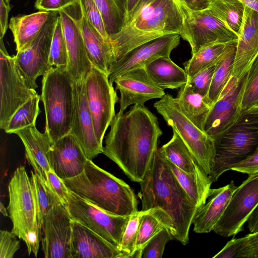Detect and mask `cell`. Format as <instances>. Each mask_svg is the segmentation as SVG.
I'll return each instance as SVG.
<instances>
[{"label":"cell","instance_id":"obj_1","mask_svg":"<svg viewBox=\"0 0 258 258\" xmlns=\"http://www.w3.org/2000/svg\"><path fill=\"white\" fill-rule=\"evenodd\" d=\"M103 153L133 181L144 178L162 135L157 116L144 104L118 112L110 125Z\"/></svg>","mask_w":258,"mask_h":258},{"label":"cell","instance_id":"obj_2","mask_svg":"<svg viewBox=\"0 0 258 258\" xmlns=\"http://www.w3.org/2000/svg\"><path fill=\"white\" fill-rule=\"evenodd\" d=\"M141 185L143 212L151 213L169 231L171 239L186 245L200 209L181 187L161 149H157Z\"/></svg>","mask_w":258,"mask_h":258},{"label":"cell","instance_id":"obj_3","mask_svg":"<svg viewBox=\"0 0 258 258\" xmlns=\"http://www.w3.org/2000/svg\"><path fill=\"white\" fill-rule=\"evenodd\" d=\"M183 26L182 12L175 0H139L121 30L110 38L114 62L147 42L171 34L180 35Z\"/></svg>","mask_w":258,"mask_h":258},{"label":"cell","instance_id":"obj_4","mask_svg":"<svg viewBox=\"0 0 258 258\" xmlns=\"http://www.w3.org/2000/svg\"><path fill=\"white\" fill-rule=\"evenodd\" d=\"M62 180L70 190L108 213L127 217L139 211L131 187L92 160L88 159L79 175Z\"/></svg>","mask_w":258,"mask_h":258},{"label":"cell","instance_id":"obj_5","mask_svg":"<svg viewBox=\"0 0 258 258\" xmlns=\"http://www.w3.org/2000/svg\"><path fill=\"white\" fill-rule=\"evenodd\" d=\"M215 154L209 175L216 182L246 159L258 146V107L242 109L236 120L214 139Z\"/></svg>","mask_w":258,"mask_h":258},{"label":"cell","instance_id":"obj_6","mask_svg":"<svg viewBox=\"0 0 258 258\" xmlns=\"http://www.w3.org/2000/svg\"><path fill=\"white\" fill-rule=\"evenodd\" d=\"M74 80L67 70L51 67L42 80L45 131L52 144L69 134L74 111Z\"/></svg>","mask_w":258,"mask_h":258},{"label":"cell","instance_id":"obj_7","mask_svg":"<svg viewBox=\"0 0 258 258\" xmlns=\"http://www.w3.org/2000/svg\"><path fill=\"white\" fill-rule=\"evenodd\" d=\"M7 209L12 224V232L26 243L28 254L37 256L40 241L36 202L30 178L25 168L14 171L8 185Z\"/></svg>","mask_w":258,"mask_h":258},{"label":"cell","instance_id":"obj_8","mask_svg":"<svg viewBox=\"0 0 258 258\" xmlns=\"http://www.w3.org/2000/svg\"><path fill=\"white\" fill-rule=\"evenodd\" d=\"M154 107L178 134L202 168L209 175L215 154L214 140L186 116L175 98L170 94H165L154 104Z\"/></svg>","mask_w":258,"mask_h":258},{"label":"cell","instance_id":"obj_9","mask_svg":"<svg viewBox=\"0 0 258 258\" xmlns=\"http://www.w3.org/2000/svg\"><path fill=\"white\" fill-rule=\"evenodd\" d=\"M64 205L73 220L94 232L120 250L122 236L131 216L108 213L71 190Z\"/></svg>","mask_w":258,"mask_h":258},{"label":"cell","instance_id":"obj_10","mask_svg":"<svg viewBox=\"0 0 258 258\" xmlns=\"http://www.w3.org/2000/svg\"><path fill=\"white\" fill-rule=\"evenodd\" d=\"M0 40V127L4 130L17 109L38 93L27 85L3 38Z\"/></svg>","mask_w":258,"mask_h":258},{"label":"cell","instance_id":"obj_11","mask_svg":"<svg viewBox=\"0 0 258 258\" xmlns=\"http://www.w3.org/2000/svg\"><path fill=\"white\" fill-rule=\"evenodd\" d=\"M85 84L95 133L103 146L105 132L116 114L115 106L119 98L108 76L96 67L92 66L85 77Z\"/></svg>","mask_w":258,"mask_h":258},{"label":"cell","instance_id":"obj_12","mask_svg":"<svg viewBox=\"0 0 258 258\" xmlns=\"http://www.w3.org/2000/svg\"><path fill=\"white\" fill-rule=\"evenodd\" d=\"M180 8L183 18L180 35L189 44L192 54L207 44L228 43L238 40V36L208 8L195 11L183 4H180Z\"/></svg>","mask_w":258,"mask_h":258},{"label":"cell","instance_id":"obj_13","mask_svg":"<svg viewBox=\"0 0 258 258\" xmlns=\"http://www.w3.org/2000/svg\"><path fill=\"white\" fill-rule=\"evenodd\" d=\"M248 175L237 186L214 228L217 234L226 238L243 231L244 223L258 206V172Z\"/></svg>","mask_w":258,"mask_h":258},{"label":"cell","instance_id":"obj_14","mask_svg":"<svg viewBox=\"0 0 258 258\" xmlns=\"http://www.w3.org/2000/svg\"><path fill=\"white\" fill-rule=\"evenodd\" d=\"M58 16V11H51L49 19L31 45L14 56L21 75L31 88H37L38 77L52 67L49 62L50 46Z\"/></svg>","mask_w":258,"mask_h":258},{"label":"cell","instance_id":"obj_15","mask_svg":"<svg viewBox=\"0 0 258 258\" xmlns=\"http://www.w3.org/2000/svg\"><path fill=\"white\" fill-rule=\"evenodd\" d=\"M72 221L63 203L54 206L47 214L40 234L45 258H72Z\"/></svg>","mask_w":258,"mask_h":258},{"label":"cell","instance_id":"obj_16","mask_svg":"<svg viewBox=\"0 0 258 258\" xmlns=\"http://www.w3.org/2000/svg\"><path fill=\"white\" fill-rule=\"evenodd\" d=\"M245 81V75L240 80L232 76L211 107L203 131L214 140L231 126L239 115Z\"/></svg>","mask_w":258,"mask_h":258},{"label":"cell","instance_id":"obj_17","mask_svg":"<svg viewBox=\"0 0 258 258\" xmlns=\"http://www.w3.org/2000/svg\"><path fill=\"white\" fill-rule=\"evenodd\" d=\"M80 1L59 10L68 53L67 71L75 81L84 79L92 65L78 23Z\"/></svg>","mask_w":258,"mask_h":258},{"label":"cell","instance_id":"obj_18","mask_svg":"<svg viewBox=\"0 0 258 258\" xmlns=\"http://www.w3.org/2000/svg\"><path fill=\"white\" fill-rule=\"evenodd\" d=\"M179 34H171L143 43L128 51L115 61L108 75L110 83L121 75L146 66L161 57H170L180 43Z\"/></svg>","mask_w":258,"mask_h":258},{"label":"cell","instance_id":"obj_19","mask_svg":"<svg viewBox=\"0 0 258 258\" xmlns=\"http://www.w3.org/2000/svg\"><path fill=\"white\" fill-rule=\"evenodd\" d=\"M70 133L77 140L88 159L103 153V146L96 138L86 91L85 78L74 81V111Z\"/></svg>","mask_w":258,"mask_h":258},{"label":"cell","instance_id":"obj_20","mask_svg":"<svg viewBox=\"0 0 258 258\" xmlns=\"http://www.w3.org/2000/svg\"><path fill=\"white\" fill-rule=\"evenodd\" d=\"M114 83L115 90H118L120 108L119 112H123L130 106L144 104L150 100L161 98L166 94L151 79L145 68L127 72L118 76Z\"/></svg>","mask_w":258,"mask_h":258},{"label":"cell","instance_id":"obj_21","mask_svg":"<svg viewBox=\"0 0 258 258\" xmlns=\"http://www.w3.org/2000/svg\"><path fill=\"white\" fill-rule=\"evenodd\" d=\"M48 160L51 169L59 178L65 179L82 173L88 159L77 140L70 133L52 145Z\"/></svg>","mask_w":258,"mask_h":258},{"label":"cell","instance_id":"obj_22","mask_svg":"<svg viewBox=\"0 0 258 258\" xmlns=\"http://www.w3.org/2000/svg\"><path fill=\"white\" fill-rule=\"evenodd\" d=\"M245 6V5H244ZM258 54V12L245 6L232 76L241 80Z\"/></svg>","mask_w":258,"mask_h":258},{"label":"cell","instance_id":"obj_23","mask_svg":"<svg viewBox=\"0 0 258 258\" xmlns=\"http://www.w3.org/2000/svg\"><path fill=\"white\" fill-rule=\"evenodd\" d=\"M71 251L72 258H124L122 251L74 220Z\"/></svg>","mask_w":258,"mask_h":258},{"label":"cell","instance_id":"obj_24","mask_svg":"<svg viewBox=\"0 0 258 258\" xmlns=\"http://www.w3.org/2000/svg\"><path fill=\"white\" fill-rule=\"evenodd\" d=\"M77 20L88 56L92 66L108 76L114 61L111 41L105 39L91 24L81 2Z\"/></svg>","mask_w":258,"mask_h":258},{"label":"cell","instance_id":"obj_25","mask_svg":"<svg viewBox=\"0 0 258 258\" xmlns=\"http://www.w3.org/2000/svg\"><path fill=\"white\" fill-rule=\"evenodd\" d=\"M237 187L232 180L224 186L210 189L206 203L194 217L192 224L195 232L206 233L213 230Z\"/></svg>","mask_w":258,"mask_h":258},{"label":"cell","instance_id":"obj_26","mask_svg":"<svg viewBox=\"0 0 258 258\" xmlns=\"http://www.w3.org/2000/svg\"><path fill=\"white\" fill-rule=\"evenodd\" d=\"M14 134L21 140L26 159L34 171L47 182V173L51 170L48 153L52 145L47 132L42 133L34 125L18 130Z\"/></svg>","mask_w":258,"mask_h":258},{"label":"cell","instance_id":"obj_27","mask_svg":"<svg viewBox=\"0 0 258 258\" xmlns=\"http://www.w3.org/2000/svg\"><path fill=\"white\" fill-rule=\"evenodd\" d=\"M50 13L51 11H39L10 19L9 28L13 34L17 52L31 45L49 19Z\"/></svg>","mask_w":258,"mask_h":258},{"label":"cell","instance_id":"obj_28","mask_svg":"<svg viewBox=\"0 0 258 258\" xmlns=\"http://www.w3.org/2000/svg\"><path fill=\"white\" fill-rule=\"evenodd\" d=\"M151 79L161 89H178L187 82L188 76L170 57H161L145 67Z\"/></svg>","mask_w":258,"mask_h":258},{"label":"cell","instance_id":"obj_29","mask_svg":"<svg viewBox=\"0 0 258 258\" xmlns=\"http://www.w3.org/2000/svg\"><path fill=\"white\" fill-rule=\"evenodd\" d=\"M167 161L179 183L200 209L206 202L213 182L209 175L201 167L194 173L188 174L177 167L167 159Z\"/></svg>","mask_w":258,"mask_h":258},{"label":"cell","instance_id":"obj_30","mask_svg":"<svg viewBox=\"0 0 258 258\" xmlns=\"http://www.w3.org/2000/svg\"><path fill=\"white\" fill-rule=\"evenodd\" d=\"M237 40L227 44L221 58L216 65L208 94L206 98L211 107L232 77Z\"/></svg>","mask_w":258,"mask_h":258},{"label":"cell","instance_id":"obj_31","mask_svg":"<svg viewBox=\"0 0 258 258\" xmlns=\"http://www.w3.org/2000/svg\"><path fill=\"white\" fill-rule=\"evenodd\" d=\"M182 112L197 127H203L211 106L206 98L194 92L187 83L181 87L175 98Z\"/></svg>","mask_w":258,"mask_h":258},{"label":"cell","instance_id":"obj_32","mask_svg":"<svg viewBox=\"0 0 258 258\" xmlns=\"http://www.w3.org/2000/svg\"><path fill=\"white\" fill-rule=\"evenodd\" d=\"M161 148L166 158L185 172L191 174L201 167L179 136L174 130L171 140Z\"/></svg>","mask_w":258,"mask_h":258},{"label":"cell","instance_id":"obj_33","mask_svg":"<svg viewBox=\"0 0 258 258\" xmlns=\"http://www.w3.org/2000/svg\"><path fill=\"white\" fill-rule=\"evenodd\" d=\"M227 43H211L201 47L184 64L188 78L199 72L216 65L221 58Z\"/></svg>","mask_w":258,"mask_h":258},{"label":"cell","instance_id":"obj_34","mask_svg":"<svg viewBox=\"0 0 258 258\" xmlns=\"http://www.w3.org/2000/svg\"><path fill=\"white\" fill-rule=\"evenodd\" d=\"M244 7L240 0H212L208 9L239 36Z\"/></svg>","mask_w":258,"mask_h":258},{"label":"cell","instance_id":"obj_35","mask_svg":"<svg viewBox=\"0 0 258 258\" xmlns=\"http://www.w3.org/2000/svg\"><path fill=\"white\" fill-rule=\"evenodd\" d=\"M30 179L34 190L40 234L43 220L47 214L54 206L63 203L48 183L32 170Z\"/></svg>","mask_w":258,"mask_h":258},{"label":"cell","instance_id":"obj_36","mask_svg":"<svg viewBox=\"0 0 258 258\" xmlns=\"http://www.w3.org/2000/svg\"><path fill=\"white\" fill-rule=\"evenodd\" d=\"M110 38L123 28L126 18V0H94Z\"/></svg>","mask_w":258,"mask_h":258},{"label":"cell","instance_id":"obj_37","mask_svg":"<svg viewBox=\"0 0 258 258\" xmlns=\"http://www.w3.org/2000/svg\"><path fill=\"white\" fill-rule=\"evenodd\" d=\"M40 96L38 94L18 108L9 121L5 132L14 134L18 130L36 125L37 118L40 112Z\"/></svg>","mask_w":258,"mask_h":258},{"label":"cell","instance_id":"obj_38","mask_svg":"<svg viewBox=\"0 0 258 258\" xmlns=\"http://www.w3.org/2000/svg\"><path fill=\"white\" fill-rule=\"evenodd\" d=\"M49 62L52 67L67 70L68 49L59 15L52 38Z\"/></svg>","mask_w":258,"mask_h":258},{"label":"cell","instance_id":"obj_39","mask_svg":"<svg viewBox=\"0 0 258 258\" xmlns=\"http://www.w3.org/2000/svg\"><path fill=\"white\" fill-rule=\"evenodd\" d=\"M142 213L136 241V250L133 257L136 258L142 257V251L146 244L157 233L165 228L164 225L151 213L143 212Z\"/></svg>","mask_w":258,"mask_h":258},{"label":"cell","instance_id":"obj_40","mask_svg":"<svg viewBox=\"0 0 258 258\" xmlns=\"http://www.w3.org/2000/svg\"><path fill=\"white\" fill-rule=\"evenodd\" d=\"M258 100V54L245 75L242 109L252 107Z\"/></svg>","mask_w":258,"mask_h":258},{"label":"cell","instance_id":"obj_41","mask_svg":"<svg viewBox=\"0 0 258 258\" xmlns=\"http://www.w3.org/2000/svg\"><path fill=\"white\" fill-rule=\"evenodd\" d=\"M142 214L140 211L131 216L123 233L120 250L123 253L124 258L134 257Z\"/></svg>","mask_w":258,"mask_h":258},{"label":"cell","instance_id":"obj_42","mask_svg":"<svg viewBox=\"0 0 258 258\" xmlns=\"http://www.w3.org/2000/svg\"><path fill=\"white\" fill-rule=\"evenodd\" d=\"M171 239L168 229L164 228L146 244L142 251V257L161 258L166 244Z\"/></svg>","mask_w":258,"mask_h":258},{"label":"cell","instance_id":"obj_43","mask_svg":"<svg viewBox=\"0 0 258 258\" xmlns=\"http://www.w3.org/2000/svg\"><path fill=\"white\" fill-rule=\"evenodd\" d=\"M216 65L206 68L188 78L187 83L192 90L206 98L208 94Z\"/></svg>","mask_w":258,"mask_h":258},{"label":"cell","instance_id":"obj_44","mask_svg":"<svg viewBox=\"0 0 258 258\" xmlns=\"http://www.w3.org/2000/svg\"><path fill=\"white\" fill-rule=\"evenodd\" d=\"M80 1L91 24L105 39L110 41L106 31L101 13L94 0Z\"/></svg>","mask_w":258,"mask_h":258},{"label":"cell","instance_id":"obj_45","mask_svg":"<svg viewBox=\"0 0 258 258\" xmlns=\"http://www.w3.org/2000/svg\"><path fill=\"white\" fill-rule=\"evenodd\" d=\"M12 231H0V258H13L20 248V241Z\"/></svg>","mask_w":258,"mask_h":258},{"label":"cell","instance_id":"obj_46","mask_svg":"<svg viewBox=\"0 0 258 258\" xmlns=\"http://www.w3.org/2000/svg\"><path fill=\"white\" fill-rule=\"evenodd\" d=\"M47 182L52 190L59 197L64 204H66L70 195V190L63 180L52 170L47 173Z\"/></svg>","mask_w":258,"mask_h":258},{"label":"cell","instance_id":"obj_47","mask_svg":"<svg viewBox=\"0 0 258 258\" xmlns=\"http://www.w3.org/2000/svg\"><path fill=\"white\" fill-rule=\"evenodd\" d=\"M237 257L258 258V232L245 236V240Z\"/></svg>","mask_w":258,"mask_h":258},{"label":"cell","instance_id":"obj_48","mask_svg":"<svg viewBox=\"0 0 258 258\" xmlns=\"http://www.w3.org/2000/svg\"><path fill=\"white\" fill-rule=\"evenodd\" d=\"M245 240V236L238 238H233L228 241L223 248L213 258L237 257Z\"/></svg>","mask_w":258,"mask_h":258},{"label":"cell","instance_id":"obj_49","mask_svg":"<svg viewBox=\"0 0 258 258\" xmlns=\"http://www.w3.org/2000/svg\"><path fill=\"white\" fill-rule=\"evenodd\" d=\"M231 170L248 175L258 172V146L250 156L234 166Z\"/></svg>","mask_w":258,"mask_h":258},{"label":"cell","instance_id":"obj_50","mask_svg":"<svg viewBox=\"0 0 258 258\" xmlns=\"http://www.w3.org/2000/svg\"><path fill=\"white\" fill-rule=\"evenodd\" d=\"M79 1L80 0H41L35 8L39 11H58Z\"/></svg>","mask_w":258,"mask_h":258},{"label":"cell","instance_id":"obj_51","mask_svg":"<svg viewBox=\"0 0 258 258\" xmlns=\"http://www.w3.org/2000/svg\"><path fill=\"white\" fill-rule=\"evenodd\" d=\"M0 1V38H3L9 27L8 18L11 7L3 0Z\"/></svg>","mask_w":258,"mask_h":258},{"label":"cell","instance_id":"obj_52","mask_svg":"<svg viewBox=\"0 0 258 258\" xmlns=\"http://www.w3.org/2000/svg\"><path fill=\"white\" fill-rule=\"evenodd\" d=\"M212 0H181L183 4L189 9L198 11L208 9Z\"/></svg>","mask_w":258,"mask_h":258},{"label":"cell","instance_id":"obj_53","mask_svg":"<svg viewBox=\"0 0 258 258\" xmlns=\"http://www.w3.org/2000/svg\"><path fill=\"white\" fill-rule=\"evenodd\" d=\"M247 222L250 233L258 232V206L252 213Z\"/></svg>","mask_w":258,"mask_h":258},{"label":"cell","instance_id":"obj_54","mask_svg":"<svg viewBox=\"0 0 258 258\" xmlns=\"http://www.w3.org/2000/svg\"><path fill=\"white\" fill-rule=\"evenodd\" d=\"M245 6L258 12V0H240Z\"/></svg>","mask_w":258,"mask_h":258},{"label":"cell","instance_id":"obj_55","mask_svg":"<svg viewBox=\"0 0 258 258\" xmlns=\"http://www.w3.org/2000/svg\"><path fill=\"white\" fill-rule=\"evenodd\" d=\"M139 0H126V16L133 10Z\"/></svg>","mask_w":258,"mask_h":258},{"label":"cell","instance_id":"obj_56","mask_svg":"<svg viewBox=\"0 0 258 258\" xmlns=\"http://www.w3.org/2000/svg\"><path fill=\"white\" fill-rule=\"evenodd\" d=\"M0 211L2 213V214L6 217L9 216V212L8 211L7 208L6 209L4 205L3 204L2 202H1L0 204Z\"/></svg>","mask_w":258,"mask_h":258},{"label":"cell","instance_id":"obj_57","mask_svg":"<svg viewBox=\"0 0 258 258\" xmlns=\"http://www.w3.org/2000/svg\"><path fill=\"white\" fill-rule=\"evenodd\" d=\"M41 0H35V7H36L37 6H38V5L39 4V3L40 2Z\"/></svg>","mask_w":258,"mask_h":258},{"label":"cell","instance_id":"obj_58","mask_svg":"<svg viewBox=\"0 0 258 258\" xmlns=\"http://www.w3.org/2000/svg\"><path fill=\"white\" fill-rule=\"evenodd\" d=\"M3 1L6 5H10V2L11 0H3Z\"/></svg>","mask_w":258,"mask_h":258},{"label":"cell","instance_id":"obj_59","mask_svg":"<svg viewBox=\"0 0 258 258\" xmlns=\"http://www.w3.org/2000/svg\"><path fill=\"white\" fill-rule=\"evenodd\" d=\"M252 106L258 107V100L256 101L255 104Z\"/></svg>","mask_w":258,"mask_h":258},{"label":"cell","instance_id":"obj_60","mask_svg":"<svg viewBox=\"0 0 258 258\" xmlns=\"http://www.w3.org/2000/svg\"><path fill=\"white\" fill-rule=\"evenodd\" d=\"M175 1L179 5H180V4L181 3V0H175Z\"/></svg>","mask_w":258,"mask_h":258}]
</instances>
